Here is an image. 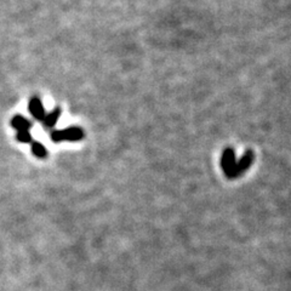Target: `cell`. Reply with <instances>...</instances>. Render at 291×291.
<instances>
[{"label":"cell","mask_w":291,"mask_h":291,"mask_svg":"<svg viewBox=\"0 0 291 291\" xmlns=\"http://www.w3.org/2000/svg\"><path fill=\"white\" fill-rule=\"evenodd\" d=\"M83 137H84V131L79 126H70L63 130H55L51 134V140L56 143L62 142V141L74 142V141L83 140Z\"/></svg>","instance_id":"6da1fadb"},{"label":"cell","mask_w":291,"mask_h":291,"mask_svg":"<svg viewBox=\"0 0 291 291\" xmlns=\"http://www.w3.org/2000/svg\"><path fill=\"white\" fill-rule=\"evenodd\" d=\"M236 153L232 148H227L226 151L222 153V159H221V165L223 169L224 173L228 178L233 177V171L236 168Z\"/></svg>","instance_id":"7a4b0ae2"},{"label":"cell","mask_w":291,"mask_h":291,"mask_svg":"<svg viewBox=\"0 0 291 291\" xmlns=\"http://www.w3.org/2000/svg\"><path fill=\"white\" fill-rule=\"evenodd\" d=\"M253 161H254V153L251 151H248L245 154H244L243 158H241L240 160L237 161L236 168H234V171H233V177L232 178H237L240 175H243V173L250 168Z\"/></svg>","instance_id":"3957f363"},{"label":"cell","mask_w":291,"mask_h":291,"mask_svg":"<svg viewBox=\"0 0 291 291\" xmlns=\"http://www.w3.org/2000/svg\"><path fill=\"white\" fill-rule=\"evenodd\" d=\"M28 109L33 118L36 120H43L45 118V109H44L43 102L39 97H32L28 103Z\"/></svg>","instance_id":"277c9868"},{"label":"cell","mask_w":291,"mask_h":291,"mask_svg":"<svg viewBox=\"0 0 291 291\" xmlns=\"http://www.w3.org/2000/svg\"><path fill=\"white\" fill-rule=\"evenodd\" d=\"M11 126L14 129H16L17 131L22 130H29L32 128V121H29L28 119L24 118L23 116H15L11 119Z\"/></svg>","instance_id":"5b68a950"},{"label":"cell","mask_w":291,"mask_h":291,"mask_svg":"<svg viewBox=\"0 0 291 291\" xmlns=\"http://www.w3.org/2000/svg\"><path fill=\"white\" fill-rule=\"evenodd\" d=\"M61 117V109L55 108L52 112H50L49 114H45V118L43 119V123L45 128H53L57 124L58 119Z\"/></svg>","instance_id":"8992f818"},{"label":"cell","mask_w":291,"mask_h":291,"mask_svg":"<svg viewBox=\"0 0 291 291\" xmlns=\"http://www.w3.org/2000/svg\"><path fill=\"white\" fill-rule=\"evenodd\" d=\"M32 153L36 156V158L44 159L48 155V151H46L45 146L40 142H32Z\"/></svg>","instance_id":"52a82bcc"},{"label":"cell","mask_w":291,"mask_h":291,"mask_svg":"<svg viewBox=\"0 0 291 291\" xmlns=\"http://www.w3.org/2000/svg\"><path fill=\"white\" fill-rule=\"evenodd\" d=\"M16 138H17V141H18V142H22V143H32L31 131H29V130L17 131Z\"/></svg>","instance_id":"ba28073f"}]
</instances>
